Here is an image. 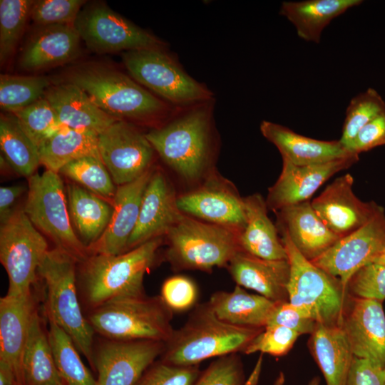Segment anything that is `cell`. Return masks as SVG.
Segmentation results:
<instances>
[{
    "instance_id": "cell-1",
    "label": "cell",
    "mask_w": 385,
    "mask_h": 385,
    "mask_svg": "<svg viewBox=\"0 0 385 385\" xmlns=\"http://www.w3.org/2000/svg\"><path fill=\"white\" fill-rule=\"evenodd\" d=\"M264 328L229 324L217 317L208 302L200 304L186 322L174 329L160 359L174 365L195 366L210 358L243 352Z\"/></svg>"
},
{
    "instance_id": "cell-2",
    "label": "cell",
    "mask_w": 385,
    "mask_h": 385,
    "mask_svg": "<svg viewBox=\"0 0 385 385\" xmlns=\"http://www.w3.org/2000/svg\"><path fill=\"white\" fill-rule=\"evenodd\" d=\"M211 102L179 108L166 123L145 134L161 159L187 180L198 178L209 162Z\"/></svg>"
},
{
    "instance_id": "cell-3",
    "label": "cell",
    "mask_w": 385,
    "mask_h": 385,
    "mask_svg": "<svg viewBox=\"0 0 385 385\" xmlns=\"http://www.w3.org/2000/svg\"><path fill=\"white\" fill-rule=\"evenodd\" d=\"M161 237L120 255L93 254L83 261L84 301L91 309L113 299L144 296L143 278L152 267Z\"/></svg>"
},
{
    "instance_id": "cell-4",
    "label": "cell",
    "mask_w": 385,
    "mask_h": 385,
    "mask_svg": "<svg viewBox=\"0 0 385 385\" xmlns=\"http://www.w3.org/2000/svg\"><path fill=\"white\" fill-rule=\"evenodd\" d=\"M94 103L118 119L153 121L172 117L179 109L152 94L133 78L102 66H86L69 77Z\"/></svg>"
},
{
    "instance_id": "cell-5",
    "label": "cell",
    "mask_w": 385,
    "mask_h": 385,
    "mask_svg": "<svg viewBox=\"0 0 385 385\" xmlns=\"http://www.w3.org/2000/svg\"><path fill=\"white\" fill-rule=\"evenodd\" d=\"M67 252L48 250L38 269L46 290V314L72 339L93 368L94 333L85 317L77 293L76 263Z\"/></svg>"
},
{
    "instance_id": "cell-6",
    "label": "cell",
    "mask_w": 385,
    "mask_h": 385,
    "mask_svg": "<svg viewBox=\"0 0 385 385\" xmlns=\"http://www.w3.org/2000/svg\"><path fill=\"white\" fill-rule=\"evenodd\" d=\"M173 313L160 296L144 295L108 302L91 309L87 319L106 339L166 343L174 332Z\"/></svg>"
},
{
    "instance_id": "cell-7",
    "label": "cell",
    "mask_w": 385,
    "mask_h": 385,
    "mask_svg": "<svg viewBox=\"0 0 385 385\" xmlns=\"http://www.w3.org/2000/svg\"><path fill=\"white\" fill-rule=\"evenodd\" d=\"M282 242L290 267L288 301L317 323L339 325L348 293L341 281L314 265L283 231Z\"/></svg>"
},
{
    "instance_id": "cell-8",
    "label": "cell",
    "mask_w": 385,
    "mask_h": 385,
    "mask_svg": "<svg viewBox=\"0 0 385 385\" xmlns=\"http://www.w3.org/2000/svg\"><path fill=\"white\" fill-rule=\"evenodd\" d=\"M237 232L183 215L166 233V257L178 270L210 271L227 266L240 250Z\"/></svg>"
},
{
    "instance_id": "cell-9",
    "label": "cell",
    "mask_w": 385,
    "mask_h": 385,
    "mask_svg": "<svg viewBox=\"0 0 385 385\" xmlns=\"http://www.w3.org/2000/svg\"><path fill=\"white\" fill-rule=\"evenodd\" d=\"M123 61L132 78L175 108L213 100V93L188 75L165 48L125 51Z\"/></svg>"
},
{
    "instance_id": "cell-10",
    "label": "cell",
    "mask_w": 385,
    "mask_h": 385,
    "mask_svg": "<svg viewBox=\"0 0 385 385\" xmlns=\"http://www.w3.org/2000/svg\"><path fill=\"white\" fill-rule=\"evenodd\" d=\"M24 212L31 223L58 247L83 262L88 250L71 223L64 185L58 173L46 170L29 178Z\"/></svg>"
},
{
    "instance_id": "cell-11",
    "label": "cell",
    "mask_w": 385,
    "mask_h": 385,
    "mask_svg": "<svg viewBox=\"0 0 385 385\" xmlns=\"http://www.w3.org/2000/svg\"><path fill=\"white\" fill-rule=\"evenodd\" d=\"M48 244L24 210L15 211L0 227V261L9 278L6 295L32 292Z\"/></svg>"
},
{
    "instance_id": "cell-12",
    "label": "cell",
    "mask_w": 385,
    "mask_h": 385,
    "mask_svg": "<svg viewBox=\"0 0 385 385\" xmlns=\"http://www.w3.org/2000/svg\"><path fill=\"white\" fill-rule=\"evenodd\" d=\"M73 26L88 47L98 53L165 48L160 38L105 5L81 11Z\"/></svg>"
},
{
    "instance_id": "cell-13",
    "label": "cell",
    "mask_w": 385,
    "mask_h": 385,
    "mask_svg": "<svg viewBox=\"0 0 385 385\" xmlns=\"http://www.w3.org/2000/svg\"><path fill=\"white\" fill-rule=\"evenodd\" d=\"M101 158L114 183H130L151 168L155 150L135 127L118 119L98 135Z\"/></svg>"
},
{
    "instance_id": "cell-14",
    "label": "cell",
    "mask_w": 385,
    "mask_h": 385,
    "mask_svg": "<svg viewBox=\"0 0 385 385\" xmlns=\"http://www.w3.org/2000/svg\"><path fill=\"white\" fill-rule=\"evenodd\" d=\"M165 347L159 341L105 339L93 349L96 385H135Z\"/></svg>"
},
{
    "instance_id": "cell-15",
    "label": "cell",
    "mask_w": 385,
    "mask_h": 385,
    "mask_svg": "<svg viewBox=\"0 0 385 385\" xmlns=\"http://www.w3.org/2000/svg\"><path fill=\"white\" fill-rule=\"evenodd\" d=\"M384 246L385 211L382 207L366 224L339 239L311 262L338 278L346 289L351 276L364 266L374 262Z\"/></svg>"
},
{
    "instance_id": "cell-16",
    "label": "cell",
    "mask_w": 385,
    "mask_h": 385,
    "mask_svg": "<svg viewBox=\"0 0 385 385\" xmlns=\"http://www.w3.org/2000/svg\"><path fill=\"white\" fill-rule=\"evenodd\" d=\"M354 178L345 174L327 185L311 205L317 215L339 239L357 230L383 207L363 202L353 191Z\"/></svg>"
},
{
    "instance_id": "cell-17",
    "label": "cell",
    "mask_w": 385,
    "mask_h": 385,
    "mask_svg": "<svg viewBox=\"0 0 385 385\" xmlns=\"http://www.w3.org/2000/svg\"><path fill=\"white\" fill-rule=\"evenodd\" d=\"M176 205L184 215L238 234L247 224L243 198L217 178H210L196 190L177 197Z\"/></svg>"
},
{
    "instance_id": "cell-18",
    "label": "cell",
    "mask_w": 385,
    "mask_h": 385,
    "mask_svg": "<svg viewBox=\"0 0 385 385\" xmlns=\"http://www.w3.org/2000/svg\"><path fill=\"white\" fill-rule=\"evenodd\" d=\"M339 325L354 356L385 366V314L381 302L349 294Z\"/></svg>"
},
{
    "instance_id": "cell-19",
    "label": "cell",
    "mask_w": 385,
    "mask_h": 385,
    "mask_svg": "<svg viewBox=\"0 0 385 385\" xmlns=\"http://www.w3.org/2000/svg\"><path fill=\"white\" fill-rule=\"evenodd\" d=\"M358 160L359 155L354 153L325 163L302 166L282 159L281 174L270 188L265 200L267 208L277 212L284 207L309 200L325 181Z\"/></svg>"
},
{
    "instance_id": "cell-20",
    "label": "cell",
    "mask_w": 385,
    "mask_h": 385,
    "mask_svg": "<svg viewBox=\"0 0 385 385\" xmlns=\"http://www.w3.org/2000/svg\"><path fill=\"white\" fill-rule=\"evenodd\" d=\"M174 190L160 170H153L143 194L139 217L126 251L152 239L166 235L183 217ZM125 251V252H126Z\"/></svg>"
},
{
    "instance_id": "cell-21",
    "label": "cell",
    "mask_w": 385,
    "mask_h": 385,
    "mask_svg": "<svg viewBox=\"0 0 385 385\" xmlns=\"http://www.w3.org/2000/svg\"><path fill=\"white\" fill-rule=\"evenodd\" d=\"M150 168L136 180L120 185L113 199L109 223L101 237L89 247L93 254L118 255L126 251L140 214L144 192L152 176Z\"/></svg>"
},
{
    "instance_id": "cell-22",
    "label": "cell",
    "mask_w": 385,
    "mask_h": 385,
    "mask_svg": "<svg viewBox=\"0 0 385 385\" xmlns=\"http://www.w3.org/2000/svg\"><path fill=\"white\" fill-rule=\"evenodd\" d=\"M227 267L237 285L274 302L288 301L290 267L287 260H266L239 250Z\"/></svg>"
},
{
    "instance_id": "cell-23",
    "label": "cell",
    "mask_w": 385,
    "mask_h": 385,
    "mask_svg": "<svg viewBox=\"0 0 385 385\" xmlns=\"http://www.w3.org/2000/svg\"><path fill=\"white\" fill-rule=\"evenodd\" d=\"M277 230L284 232L308 260L319 257L339 238L324 224L307 200L276 212Z\"/></svg>"
},
{
    "instance_id": "cell-24",
    "label": "cell",
    "mask_w": 385,
    "mask_h": 385,
    "mask_svg": "<svg viewBox=\"0 0 385 385\" xmlns=\"http://www.w3.org/2000/svg\"><path fill=\"white\" fill-rule=\"evenodd\" d=\"M260 131L268 141L277 147L282 159L299 166L325 163L353 153L339 140L311 138L267 120L261 123Z\"/></svg>"
},
{
    "instance_id": "cell-25",
    "label": "cell",
    "mask_w": 385,
    "mask_h": 385,
    "mask_svg": "<svg viewBox=\"0 0 385 385\" xmlns=\"http://www.w3.org/2000/svg\"><path fill=\"white\" fill-rule=\"evenodd\" d=\"M36 308L32 292L18 297L6 294L0 299V361L14 369L21 384V358Z\"/></svg>"
},
{
    "instance_id": "cell-26",
    "label": "cell",
    "mask_w": 385,
    "mask_h": 385,
    "mask_svg": "<svg viewBox=\"0 0 385 385\" xmlns=\"http://www.w3.org/2000/svg\"><path fill=\"white\" fill-rule=\"evenodd\" d=\"M44 97L61 123L72 129L90 130L99 135L118 120L102 111L83 90L71 82L50 86Z\"/></svg>"
},
{
    "instance_id": "cell-27",
    "label": "cell",
    "mask_w": 385,
    "mask_h": 385,
    "mask_svg": "<svg viewBox=\"0 0 385 385\" xmlns=\"http://www.w3.org/2000/svg\"><path fill=\"white\" fill-rule=\"evenodd\" d=\"M80 38L73 25L43 26L24 47L20 66L35 71L67 63L76 56Z\"/></svg>"
},
{
    "instance_id": "cell-28",
    "label": "cell",
    "mask_w": 385,
    "mask_h": 385,
    "mask_svg": "<svg viewBox=\"0 0 385 385\" xmlns=\"http://www.w3.org/2000/svg\"><path fill=\"white\" fill-rule=\"evenodd\" d=\"M243 200L247 224L239 235L240 250L262 259L287 260L278 230L267 215L265 200L257 193Z\"/></svg>"
},
{
    "instance_id": "cell-29",
    "label": "cell",
    "mask_w": 385,
    "mask_h": 385,
    "mask_svg": "<svg viewBox=\"0 0 385 385\" xmlns=\"http://www.w3.org/2000/svg\"><path fill=\"white\" fill-rule=\"evenodd\" d=\"M309 347L327 385H345L354 357L340 325L317 323Z\"/></svg>"
},
{
    "instance_id": "cell-30",
    "label": "cell",
    "mask_w": 385,
    "mask_h": 385,
    "mask_svg": "<svg viewBox=\"0 0 385 385\" xmlns=\"http://www.w3.org/2000/svg\"><path fill=\"white\" fill-rule=\"evenodd\" d=\"M362 2V0L284 1L279 14L293 24L300 38L319 43L324 29L334 19Z\"/></svg>"
},
{
    "instance_id": "cell-31",
    "label": "cell",
    "mask_w": 385,
    "mask_h": 385,
    "mask_svg": "<svg viewBox=\"0 0 385 385\" xmlns=\"http://www.w3.org/2000/svg\"><path fill=\"white\" fill-rule=\"evenodd\" d=\"M217 317L231 324L264 328L276 303L236 285L232 292H215L207 302Z\"/></svg>"
},
{
    "instance_id": "cell-32",
    "label": "cell",
    "mask_w": 385,
    "mask_h": 385,
    "mask_svg": "<svg viewBox=\"0 0 385 385\" xmlns=\"http://www.w3.org/2000/svg\"><path fill=\"white\" fill-rule=\"evenodd\" d=\"M21 372L24 385H64L37 308L32 315L23 351Z\"/></svg>"
},
{
    "instance_id": "cell-33",
    "label": "cell",
    "mask_w": 385,
    "mask_h": 385,
    "mask_svg": "<svg viewBox=\"0 0 385 385\" xmlns=\"http://www.w3.org/2000/svg\"><path fill=\"white\" fill-rule=\"evenodd\" d=\"M98 145L97 133L63 126L39 146L40 161L46 170L59 173L73 160L86 156L101 158Z\"/></svg>"
},
{
    "instance_id": "cell-34",
    "label": "cell",
    "mask_w": 385,
    "mask_h": 385,
    "mask_svg": "<svg viewBox=\"0 0 385 385\" xmlns=\"http://www.w3.org/2000/svg\"><path fill=\"white\" fill-rule=\"evenodd\" d=\"M67 197L69 214L78 235L92 245L107 227L113 208L96 194L75 183L68 185Z\"/></svg>"
},
{
    "instance_id": "cell-35",
    "label": "cell",
    "mask_w": 385,
    "mask_h": 385,
    "mask_svg": "<svg viewBox=\"0 0 385 385\" xmlns=\"http://www.w3.org/2000/svg\"><path fill=\"white\" fill-rule=\"evenodd\" d=\"M0 148L6 162L21 175L30 178L41 163L38 148L13 114L1 115Z\"/></svg>"
},
{
    "instance_id": "cell-36",
    "label": "cell",
    "mask_w": 385,
    "mask_h": 385,
    "mask_svg": "<svg viewBox=\"0 0 385 385\" xmlns=\"http://www.w3.org/2000/svg\"><path fill=\"white\" fill-rule=\"evenodd\" d=\"M47 319L48 340L64 385H96V379L83 363L71 337L54 321Z\"/></svg>"
},
{
    "instance_id": "cell-37",
    "label": "cell",
    "mask_w": 385,
    "mask_h": 385,
    "mask_svg": "<svg viewBox=\"0 0 385 385\" xmlns=\"http://www.w3.org/2000/svg\"><path fill=\"white\" fill-rule=\"evenodd\" d=\"M51 84L47 76L1 75L0 107L11 113L21 110L41 98Z\"/></svg>"
},
{
    "instance_id": "cell-38",
    "label": "cell",
    "mask_w": 385,
    "mask_h": 385,
    "mask_svg": "<svg viewBox=\"0 0 385 385\" xmlns=\"http://www.w3.org/2000/svg\"><path fill=\"white\" fill-rule=\"evenodd\" d=\"M60 173L97 195L113 199L116 191L114 183L99 157L86 156L73 160Z\"/></svg>"
},
{
    "instance_id": "cell-39",
    "label": "cell",
    "mask_w": 385,
    "mask_h": 385,
    "mask_svg": "<svg viewBox=\"0 0 385 385\" xmlns=\"http://www.w3.org/2000/svg\"><path fill=\"white\" fill-rule=\"evenodd\" d=\"M385 114V101L372 88L356 95L349 102L340 142L346 148L359 130L374 118Z\"/></svg>"
},
{
    "instance_id": "cell-40",
    "label": "cell",
    "mask_w": 385,
    "mask_h": 385,
    "mask_svg": "<svg viewBox=\"0 0 385 385\" xmlns=\"http://www.w3.org/2000/svg\"><path fill=\"white\" fill-rule=\"evenodd\" d=\"M34 1H0V61L6 62L14 53L23 33Z\"/></svg>"
},
{
    "instance_id": "cell-41",
    "label": "cell",
    "mask_w": 385,
    "mask_h": 385,
    "mask_svg": "<svg viewBox=\"0 0 385 385\" xmlns=\"http://www.w3.org/2000/svg\"><path fill=\"white\" fill-rule=\"evenodd\" d=\"M12 114L38 148L48 138L63 127L45 97Z\"/></svg>"
},
{
    "instance_id": "cell-42",
    "label": "cell",
    "mask_w": 385,
    "mask_h": 385,
    "mask_svg": "<svg viewBox=\"0 0 385 385\" xmlns=\"http://www.w3.org/2000/svg\"><path fill=\"white\" fill-rule=\"evenodd\" d=\"M200 373L198 365L178 366L160 359L144 371L135 385H192Z\"/></svg>"
},
{
    "instance_id": "cell-43",
    "label": "cell",
    "mask_w": 385,
    "mask_h": 385,
    "mask_svg": "<svg viewBox=\"0 0 385 385\" xmlns=\"http://www.w3.org/2000/svg\"><path fill=\"white\" fill-rule=\"evenodd\" d=\"M85 1L83 0H39L34 1L30 16L41 26L70 24L74 22Z\"/></svg>"
},
{
    "instance_id": "cell-44",
    "label": "cell",
    "mask_w": 385,
    "mask_h": 385,
    "mask_svg": "<svg viewBox=\"0 0 385 385\" xmlns=\"http://www.w3.org/2000/svg\"><path fill=\"white\" fill-rule=\"evenodd\" d=\"M347 293L355 297L385 299V267L372 262L356 271L346 284Z\"/></svg>"
},
{
    "instance_id": "cell-45",
    "label": "cell",
    "mask_w": 385,
    "mask_h": 385,
    "mask_svg": "<svg viewBox=\"0 0 385 385\" xmlns=\"http://www.w3.org/2000/svg\"><path fill=\"white\" fill-rule=\"evenodd\" d=\"M300 335L280 325H267L245 348L243 353L255 352L269 354L275 356L286 354Z\"/></svg>"
},
{
    "instance_id": "cell-46",
    "label": "cell",
    "mask_w": 385,
    "mask_h": 385,
    "mask_svg": "<svg viewBox=\"0 0 385 385\" xmlns=\"http://www.w3.org/2000/svg\"><path fill=\"white\" fill-rule=\"evenodd\" d=\"M242 361L237 353L217 357L192 385H244Z\"/></svg>"
},
{
    "instance_id": "cell-47",
    "label": "cell",
    "mask_w": 385,
    "mask_h": 385,
    "mask_svg": "<svg viewBox=\"0 0 385 385\" xmlns=\"http://www.w3.org/2000/svg\"><path fill=\"white\" fill-rule=\"evenodd\" d=\"M197 288L190 278L178 275L167 279L163 284L160 295L168 306L174 312H184L195 306L197 299Z\"/></svg>"
},
{
    "instance_id": "cell-48",
    "label": "cell",
    "mask_w": 385,
    "mask_h": 385,
    "mask_svg": "<svg viewBox=\"0 0 385 385\" xmlns=\"http://www.w3.org/2000/svg\"><path fill=\"white\" fill-rule=\"evenodd\" d=\"M317 322L303 314L289 301L277 302L267 325H280L302 334H312ZM266 325V326H267Z\"/></svg>"
},
{
    "instance_id": "cell-49",
    "label": "cell",
    "mask_w": 385,
    "mask_h": 385,
    "mask_svg": "<svg viewBox=\"0 0 385 385\" xmlns=\"http://www.w3.org/2000/svg\"><path fill=\"white\" fill-rule=\"evenodd\" d=\"M385 145V114L380 115L364 126L346 148L359 155L374 148Z\"/></svg>"
},
{
    "instance_id": "cell-50",
    "label": "cell",
    "mask_w": 385,
    "mask_h": 385,
    "mask_svg": "<svg viewBox=\"0 0 385 385\" xmlns=\"http://www.w3.org/2000/svg\"><path fill=\"white\" fill-rule=\"evenodd\" d=\"M384 367L354 356L345 385H384Z\"/></svg>"
},
{
    "instance_id": "cell-51",
    "label": "cell",
    "mask_w": 385,
    "mask_h": 385,
    "mask_svg": "<svg viewBox=\"0 0 385 385\" xmlns=\"http://www.w3.org/2000/svg\"><path fill=\"white\" fill-rule=\"evenodd\" d=\"M21 185L1 187L0 188V220L1 225L6 222L14 212L11 208L16 200L24 192Z\"/></svg>"
},
{
    "instance_id": "cell-52",
    "label": "cell",
    "mask_w": 385,
    "mask_h": 385,
    "mask_svg": "<svg viewBox=\"0 0 385 385\" xmlns=\"http://www.w3.org/2000/svg\"><path fill=\"white\" fill-rule=\"evenodd\" d=\"M17 382L14 369L7 363L0 361V385H14Z\"/></svg>"
},
{
    "instance_id": "cell-53",
    "label": "cell",
    "mask_w": 385,
    "mask_h": 385,
    "mask_svg": "<svg viewBox=\"0 0 385 385\" xmlns=\"http://www.w3.org/2000/svg\"><path fill=\"white\" fill-rule=\"evenodd\" d=\"M285 377L283 372H279L273 385H284Z\"/></svg>"
},
{
    "instance_id": "cell-54",
    "label": "cell",
    "mask_w": 385,
    "mask_h": 385,
    "mask_svg": "<svg viewBox=\"0 0 385 385\" xmlns=\"http://www.w3.org/2000/svg\"><path fill=\"white\" fill-rule=\"evenodd\" d=\"M308 385H320V379L318 376L314 377Z\"/></svg>"
},
{
    "instance_id": "cell-55",
    "label": "cell",
    "mask_w": 385,
    "mask_h": 385,
    "mask_svg": "<svg viewBox=\"0 0 385 385\" xmlns=\"http://www.w3.org/2000/svg\"><path fill=\"white\" fill-rule=\"evenodd\" d=\"M374 262H377L385 267V258H378Z\"/></svg>"
},
{
    "instance_id": "cell-56",
    "label": "cell",
    "mask_w": 385,
    "mask_h": 385,
    "mask_svg": "<svg viewBox=\"0 0 385 385\" xmlns=\"http://www.w3.org/2000/svg\"><path fill=\"white\" fill-rule=\"evenodd\" d=\"M378 258H385V246H384V249L382 250V251H381V254H380V255H379V257Z\"/></svg>"
},
{
    "instance_id": "cell-57",
    "label": "cell",
    "mask_w": 385,
    "mask_h": 385,
    "mask_svg": "<svg viewBox=\"0 0 385 385\" xmlns=\"http://www.w3.org/2000/svg\"><path fill=\"white\" fill-rule=\"evenodd\" d=\"M384 385H385V366H384Z\"/></svg>"
},
{
    "instance_id": "cell-58",
    "label": "cell",
    "mask_w": 385,
    "mask_h": 385,
    "mask_svg": "<svg viewBox=\"0 0 385 385\" xmlns=\"http://www.w3.org/2000/svg\"><path fill=\"white\" fill-rule=\"evenodd\" d=\"M14 385H24V384H19V383H16Z\"/></svg>"
}]
</instances>
